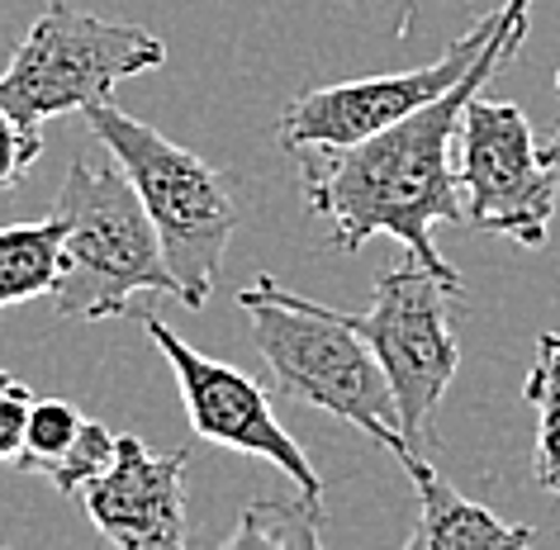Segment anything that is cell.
<instances>
[{
    "mask_svg": "<svg viewBox=\"0 0 560 550\" xmlns=\"http://www.w3.org/2000/svg\"><path fill=\"white\" fill-rule=\"evenodd\" d=\"M532 0H509V20L485 48V58L442 91L432 105L395 119L389 129L361 138L352 148L300 152L304 214L324 229L328 247L361 251L371 237H395L418 266L466 290V280L432 243V223H466L452 143L460 138V115L475 91H485L527 44Z\"/></svg>",
    "mask_w": 560,
    "mask_h": 550,
    "instance_id": "cell-1",
    "label": "cell"
},
{
    "mask_svg": "<svg viewBox=\"0 0 560 550\" xmlns=\"http://www.w3.org/2000/svg\"><path fill=\"white\" fill-rule=\"evenodd\" d=\"M62 214V271L52 285V314L67 323L129 318L138 294H166L176 300V280L166 271L158 229H152L143 200H138L129 172L115 152H81L67 166L62 190L52 200Z\"/></svg>",
    "mask_w": 560,
    "mask_h": 550,
    "instance_id": "cell-2",
    "label": "cell"
},
{
    "mask_svg": "<svg viewBox=\"0 0 560 550\" xmlns=\"http://www.w3.org/2000/svg\"><path fill=\"white\" fill-rule=\"evenodd\" d=\"M237 304L252 323V347L261 351L285 399L352 422L361 436H371L385 450L404 442L389 375L381 371L371 342L357 328H347L338 308L290 294L271 276L247 285Z\"/></svg>",
    "mask_w": 560,
    "mask_h": 550,
    "instance_id": "cell-3",
    "label": "cell"
},
{
    "mask_svg": "<svg viewBox=\"0 0 560 550\" xmlns=\"http://www.w3.org/2000/svg\"><path fill=\"white\" fill-rule=\"evenodd\" d=\"M86 124L95 143L115 152V162L129 172L138 200H143L152 229H158L166 271L176 280V304L205 308L223 276L233 229H237V204L223 180L205 157L190 148L172 143L152 124L124 115L119 105H91Z\"/></svg>",
    "mask_w": 560,
    "mask_h": 550,
    "instance_id": "cell-4",
    "label": "cell"
},
{
    "mask_svg": "<svg viewBox=\"0 0 560 550\" xmlns=\"http://www.w3.org/2000/svg\"><path fill=\"white\" fill-rule=\"evenodd\" d=\"M162 62L166 44L143 24L52 0L10 52V67L0 72V105L30 129H44L58 115H86L91 105L109 101L119 81L158 72Z\"/></svg>",
    "mask_w": 560,
    "mask_h": 550,
    "instance_id": "cell-5",
    "label": "cell"
},
{
    "mask_svg": "<svg viewBox=\"0 0 560 550\" xmlns=\"http://www.w3.org/2000/svg\"><path fill=\"white\" fill-rule=\"evenodd\" d=\"M460 300L456 285L432 276L413 257L385 266L371 285L366 314H342L347 328H357L371 342L381 371L389 375L399 408V436L423 450L432 442V422L446 399V385L456 379L460 342L452 328V304Z\"/></svg>",
    "mask_w": 560,
    "mask_h": 550,
    "instance_id": "cell-6",
    "label": "cell"
},
{
    "mask_svg": "<svg viewBox=\"0 0 560 550\" xmlns=\"http://www.w3.org/2000/svg\"><path fill=\"white\" fill-rule=\"evenodd\" d=\"M456 186L470 229L499 233L527 251L546 247L560 172L546 162L537 129L513 101H494L485 91L466 101Z\"/></svg>",
    "mask_w": 560,
    "mask_h": 550,
    "instance_id": "cell-7",
    "label": "cell"
},
{
    "mask_svg": "<svg viewBox=\"0 0 560 550\" xmlns=\"http://www.w3.org/2000/svg\"><path fill=\"white\" fill-rule=\"evenodd\" d=\"M503 20H509V0L494 5L489 15H480L466 34L452 38V44L423 67L342 81V86L300 91L276 124L280 148H285L290 157H300V152H324V148H352V143H361V138L389 129L395 119L432 105L442 91H452L456 81L485 58V48L494 44Z\"/></svg>",
    "mask_w": 560,
    "mask_h": 550,
    "instance_id": "cell-8",
    "label": "cell"
},
{
    "mask_svg": "<svg viewBox=\"0 0 560 550\" xmlns=\"http://www.w3.org/2000/svg\"><path fill=\"white\" fill-rule=\"evenodd\" d=\"M129 323H138L148 342L162 351V361L172 365L195 442L257 456L266 465H276L295 489L324 499V475H318L314 460L304 456L300 436L276 418L271 394H266L257 379L229 361H214V356H205V351H195L190 342H180V337L143 304H133Z\"/></svg>",
    "mask_w": 560,
    "mask_h": 550,
    "instance_id": "cell-9",
    "label": "cell"
},
{
    "mask_svg": "<svg viewBox=\"0 0 560 550\" xmlns=\"http://www.w3.org/2000/svg\"><path fill=\"white\" fill-rule=\"evenodd\" d=\"M186 465L190 446L158 456L133 432H119L109 470L81 489L95 531L119 550L186 546Z\"/></svg>",
    "mask_w": 560,
    "mask_h": 550,
    "instance_id": "cell-10",
    "label": "cell"
},
{
    "mask_svg": "<svg viewBox=\"0 0 560 550\" xmlns=\"http://www.w3.org/2000/svg\"><path fill=\"white\" fill-rule=\"evenodd\" d=\"M389 456L404 465V475H409V484L418 493V527L409 531V550H517V546H532L537 531L513 527L494 507L466 499L452 479L438 475V465L418 446L399 442Z\"/></svg>",
    "mask_w": 560,
    "mask_h": 550,
    "instance_id": "cell-11",
    "label": "cell"
},
{
    "mask_svg": "<svg viewBox=\"0 0 560 550\" xmlns=\"http://www.w3.org/2000/svg\"><path fill=\"white\" fill-rule=\"evenodd\" d=\"M62 237H67L62 214L0 229V308L52 294L62 271Z\"/></svg>",
    "mask_w": 560,
    "mask_h": 550,
    "instance_id": "cell-12",
    "label": "cell"
},
{
    "mask_svg": "<svg viewBox=\"0 0 560 550\" xmlns=\"http://www.w3.org/2000/svg\"><path fill=\"white\" fill-rule=\"evenodd\" d=\"M324 499L314 493H285V499H252L237 517V527L223 536V550H318L324 546Z\"/></svg>",
    "mask_w": 560,
    "mask_h": 550,
    "instance_id": "cell-13",
    "label": "cell"
},
{
    "mask_svg": "<svg viewBox=\"0 0 560 550\" xmlns=\"http://www.w3.org/2000/svg\"><path fill=\"white\" fill-rule=\"evenodd\" d=\"M527 403L537 413V456H532V479L560 499V332L537 337V361L527 371Z\"/></svg>",
    "mask_w": 560,
    "mask_h": 550,
    "instance_id": "cell-14",
    "label": "cell"
},
{
    "mask_svg": "<svg viewBox=\"0 0 560 550\" xmlns=\"http://www.w3.org/2000/svg\"><path fill=\"white\" fill-rule=\"evenodd\" d=\"M86 428V418L77 413V403L67 399H34L30 408V428H24V450H20V470H38V475H52L72 442Z\"/></svg>",
    "mask_w": 560,
    "mask_h": 550,
    "instance_id": "cell-15",
    "label": "cell"
},
{
    "mask_svg": "<svg viewBox=\"0 0 560 550\" xmlns=\"http://www.w3.org/2000/svg\"><path fill=\"white\" fill-rule=\"evenodd\" d=\"M115 442H119V432H109L105 422H91L86 418V428H81L72 450H67V456L52 465V475H48L52 489H58V493H81L95 475L109 470V460H115Z\"/></svg>",
    "mask_w": 560,
    "mask_h": 550,
    "instance_id": "cell-16",
    "label": "cell"
},
{
    "mask_svg": "<svg viewBox=\"0 0 560 550\" xmlns=\"http://www.w3.org/2000/svg\"><path fill=\"white\" fill-rule=\"evenodd\" d=\"M44 157V133L30 129L0 105V195L30 180V172Z\"/></svg>",
    "mask_w": 560,
    "mask_h": 550,
    "instance_id": "cell-17",
    "label": "cell"
},
{
    "mask_svg": "<svg viewBox=\"0 0 560 550\" xmlns=\"http://www.w3.org/2000/svg\"><path fill=\"white\" fill-rule=\"evenodd\" d=\"M34 399H38V394L30 385H20L10 371H0V465H15L20 460Z\"/></svg>",
    "mask_w": 560,
    "mask_h": 550,
    "instance_id": "cell-18",
    "label": "cell"
},
{
    "mask_svg": "<svg viewBox=\"0 0 560 550\" xmlns=\"http://www.w3.org/2000/svg\"><path fill=\"white\" fill-rule=\"evenodd\" d=\"M556 95H560V72H556ZM541 152H546V162L560 172V115H556V129L546 133V143H541Z\"/></svg>",
    "mask_w": 560,
    "mask_h": 550,
    "instance_id": "cell-19",
    "label": "cell"
}]
</instances>
